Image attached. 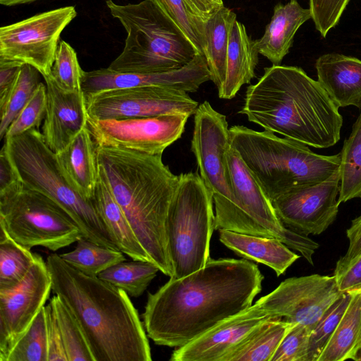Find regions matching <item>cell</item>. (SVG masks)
<instances>
[{
  "instance_id": "obj_44",
  "label": "cell",
  "mask_w": 361,
  "mask_h": 361,
  "mask_svg": "<svg viewBox=\"0 0 361 361\" xmlns=\"http://www.w3.org/2000/svg\"><path fill=\"white\" fill-rule=\"evenodd\" d=\"M342 292L361 290V254L343 270L334 274Z\"/></svg>"
},
{
  "instance_id": "obj_19",
  "label": "cell",
  "mask_w": 361,
  "mask_h": 361,
  "mask_svg": "<svg viewBox=\"0 0 361 361\" xmlns=\"http://www.w3.org/2000/svg\"><path fill=\"white\" fill-rule=\"evenodd\" d=\"M44 79L47 106L42 134L47 145L58 153L87 126L86 99L82 90L66 92L49 76Z\"/></svg>"
},
{
  "instance_id": "obj_28",
  "label": "cell",
  "mask_w": 361,
  "mask_h": 361,
  "mask_svg": "<svg viewBox=\"0 0 361 361\" xmlns=\"http://www.w3.org/2000/svg\"><path fill=\"white\" fill-rule=\"evenodd\" d=\"M235 20L236 14L224 6L204 21L203 55L210 73V80L218 91L225 81L230 31Z\"/></svg>"
},
{
  "instance_id": "obj_33",
  "label": "cell",
  "mask_w": 361,
  "mask_h": 361,
  "mask_svg": "<svg viewBox=\"0 0 361 361\" xmlns=\"http://www.w3.org/2000/svg\"><path fill=\"white\" fill-rule=\"evenodd\" d=\"M39 72L29 64L20 67L18 78L8 93L0 100V138H4L10 125L32 97L40 84Z\"/></svg>"
},
{
  "instance_id": "obj_4",
  "label": "cell",
  "mask_w": 361,
  "mask_h": 361,
  "mask_svg": "<svg viewBox=\"0 0 361 361\" xmlns=\"http://www.w3.org/2000/svg\"><path fill=\"white\" fill-rule=\"evenodd\" d=\"M96 153L114 198L151 262L171 277L166 222L179 175L163 163L161 155L98 145Z\"/></svg>"
},
{
  "instance_id": "obj_16",
  "label": "cell",
  "mask_w": 361,
  "mask_h": 361,
  "mask_svg": "<svg viewBox=\"0 0 361 361\" xmlns=\"http://www.w3.org/2000/svg\"><path fill=\"white\" fill-rule=\"evenodd\" d=\"M339 189L338 169L320 183L291 190L271 202L286 227L306 236L319 235L337 217Z\"/></svg>"
},
{
  "instance_id": "obj_45",
  "label": "cell",
  "mask_w": 361,
  "mask_h": 361,
  "mask_svg": "<svg viewBox=\"0 0 361 361\" xmlns=\"http://www.w3.org/2000/svg\"><path fill=\"white\" fill-rule=\"evenodd\" d=\"M17 173L4 145L0 152V192L19 183Z\"/></svg>"
},
{
  "instance_id": "obj_35",
  "label": "cell",
  "mask_w": 361,
  "mask_h": 361,
  "mask_svg": "<svg viewBox=\"0 0 361 361\" xmlns=\"http://www.w3.org/2000/svg\"><path fill=\"white\" fill-rule=\"evenodd\" d=\"M44 306L13 346L6 361H48Z\"/></svg>"
},
{
  "instance_id": "obj_38",
  "label": "cell",
  "mask_w": 361,
  "mask_h": 361,
  "mask_svg": "<svg viewBox=\"0 0 361 361\" xmlns=\"http://www.w3.org/2000/svg\"><path fill=\"white\" fill-rule=\"evenodd\" d=\"M83 72L74 49L66 42L61 40L48 76L61 90L73 92L81 90Z\"/></svg>"
},
{
  "instance_id": "obj_8",
  "label": "cell",
  "mask_w": 361,
  "mask_h": 361,
  "mask_svg": "<svg viewBox=\"0 0 361 361\" xmlns=\"http://www.w3.org/2000/svg\"><path fill=\"white\" fill-rule=\"evenodd\" d=\"M212 193L197 173H180L166 222L167 247L173 274L185 276L201 268L209 258L214 230Z\"/></svg>"
},
{
  "instance_id": "obj_13",
  "label": "cell",
  "mask_w": 361,
  "mask_h": 361,
  "mask_svg": "<svg viewBox=\"0 0 361 361\" xmlns=\"http://www.w3.org/2000/svg\"><path fill=\"white\" fill-rule=\"evenodd\" d=\"M88 116L96 119H126L179 114L194 115L198 102L187 92L145 86L114 90L85 97Z\"/></svg>"
},
{
  "instance_id": "obj_18",
  "label": "cell",
  "mask_w": 361,
  "mask_h": 361,
  "mask_svg": "<svg viewBox=\"0 0 361 361\" xmlns=\"http://www.w3.org/2000/svg\"><path fill=\"white\" fill-rule=\"evenodd\" d=\"M268 316L253 305L221 322L185 345L177 348L171 361H220Z\"/></svg>"
},
{
  "instance_id": "obj_20",
  "label": "cell",
  "mask_w": 361,
  "mask_h": 361,
  "mask_svg": "<svg viewBox=\"0 0 361 361\" xmlns=\"http://www.w3.org/2000/svg\"><path fill=\"white\" fill-rule=\"evenodd\" d=\"M317 81L338 107L361 109V61L340 54H326L315 63Z\"/></svg>"
},
{
  "instance_id": "obj_34",
  "label": "cell",
  "mask_w": 361,
  "mask_h": 361,
  "mask_svg": "<svg viewBox=\"0 0 361 361\" xmlns=\"http://www.w3.org/2000/svg\"><path fill=\"white\" fill-rule=\"evenodd\" d=\"M49 302L61 331L68 361H94L84 332L71 310L56 295Z\"/></svg>"
},
{
  "instance_id": "obj_21",
  "label": "cell",
  "mask_w": 361,
  "mask_h": 361,
  "mask_svg": "<svg viewBox=\"0 0 361 361\" xmlns=\"http://www.w3.org/2000/svg\"><path fill=\"white\" fill-rule=\"evenodd\" d=\"M96 148L86 126L62 150L56 153L57 162L66 180L89 200L93 197L99 175Z\"/></svg>"
},
{
  "instance_id": "obj_30",
  "label": "cell",
  "mask_w": 361,
  "mask_h": 361,
  "mask_svg": "<svg viewBox=\"0 0 361 361\" xmlns=\"http://www.w3.org/2000/svg\"><path fill=\"white\" fill-rule=\"evenodd\" d=\"M75 248L60 255L73 268L89 276H98L111 266L125 261L124 253L95 243L85 237L77 242Z\"/></svg>"
},
{
  "instance_id": "obj_15",
  "label": "cell",
  "mask_w": 361,
  "mask_h": 361,
  "mask_svg": "<svg viewBox=\"0 0 361 361\" xmlns=\"http://www.w3.org/2000/svg\"><path fill=\"white\" fill-rule=\"evenodd\" d=\"M52 290L50 274L43 258L36 254L32 267L17 286L0 289V361H6Z\"/></svg>"
},
{
  "instance_id": "obj_6",
  "label": "cell",
  "mask_w": 361,
  "mask_h": 361,
  "mask_svg": "<svg viewBox=\"0 0 361 361\" xmlns=\"http://www.w3.org/2000/svg\"><path fill=\"white\" fill-rule=\"evenodd\" d=\"M106 4L127 32L122 52L108 68L120 72L154 73L180 68L199 54L176 24L152 1Z\"/></svg>"
},
{
  "instance_id": "obj_3",
  "label": "cell",
  "mask_w": 361,
  "mask_h": 361,
  "mask_svg": "<svg viewBox=\"0 0 361 361\" xmlns=\"http://www.w3.org/2000/svg\"><path fill=\"white\" fill-rule=\"evenodd\" d=\"M338 106L317 80L300 68L273 65L247 87L239 114L264 130L316 148L334 145L341 137Z\"/></svg>"
},
{
  "instance_id": "obj_5",
  "label": "cell",
  "mask_w": 361,
  "mask_h": 361,
  "mask_svg": "<svg viewBox=\"0 0 361 361\" xmlns=\"http://www.w3.org/2000/svg\"><path fill=\"white\" fill-rule=\"evenodd\" d=\"M231 147L271 200L295 188L320 183L339 169L341 153L322 155L307 145L244 126L229 128Z\"/></svg>"
},
{
  "instance_id": "obj_10",
  "label": "cell",
  "mask_w": 361,
  "mask_h": 361,
  "mask_svg": "<svg viewBox=\"0 0 361 361\" xmlns=\"http://www.w3.org/2000/svg\"><path fill=\"white\" fill-rule=\"evenodd\" d=\"M0 228L20 245L57 251L83 234L56 202L20 181L0 192Z\"/></svg>"
},
{
  "instance_id": "obj_37",
  "label": "cell",
  "mask_w": 361,
  "mask_h": 361,
  "mask_svg": "<svg viewBox=\"0 0 361 361\" xmlns=\"http://www.w3.org/2000/svg\"><path fill=\"white\" fill-rule=\"evenodd\" d=\"M350 293L344 292L323 314L312 330L307 361H317L345 312L350 300Z\"/></svg>"
},
{
  "instance_id": "obj_32",
  "label": "cell",
  "mask_w": 361,
  "mask_h": 361,
  "mask_svg": "<svg viewBox=\"0 0 361 361\" xmlns=\"http://www.w3.org/2000/svg\"><path fill=\"white\" fill-rule=\"evenodd\" d=\"M36 259V253L11 239L0 228V289L17 286L27 275Z\"/></svg>"
},
{
  "instance_id": "obj_26",
  "label": "cell",
  "mask_w": 361,
  "mask_h": 361,
  "mask_svg": "<svg viewBox=\"0 0 361 361\" xmlns=\"http://www.w3.org/2000/svg\"><path fill=\"white\" fill-rule=\"evenodd\" d=\"M350 293L348 307L317 361L360 360L361 290Z\"/></svg>"
},
{
  "instance_id": "obj_39",
  "label": "cell",
  "mask_w": 361,
  "mask_h": 361,
  "mask_svg": "<svg viewBox=\"0 0 361 361\" xmlns=\"http://www.w3.org/2000/svg\"><path fill=\"white\" fill-rule=\"evenodd\" d=\"M47 106V87L40 82L32 97L10 125L5 139L37 128L44 120Z\"/></svg>"
},
{
  "instance_id": "obj_40",
  "label": "cell",
  "mask_w": 361,
  "mask_h": 361,
  "mask_svg": "<svg viewBox=\"0 0 361 361\" xmlns=\"http://www.w3.org/2000/svg\"><path fill=\"white\" fill-rule=\"evenodd\" d=\"M312 329L295 323L282 339L271 361H307Z\"/></svg>"
},
{
  "instance_id": "obj_7",
  "label": "cell",
  "mask_w": 361,
  "mask_h": 361,
  "mask_svg": "<svg viewBox=\"0 0 361 361\" xmlns=\"http://www.w3.org/2000/svg\"><path fill=\"white\" fill-rule=\"evenodd\" d=\"M20 181L47 195L75 222L83 237L118 250L92 200L82 196L63 174L54 152L37 128L5 139L4 144Z\"/></svg>"
},
{
  "instance_id": "obj_29",
  "label": "cell",
  "mask_w": 361,
  "mask_h": 361,
  "mask_svg": "<svg viewBox=\"0 0 361 361\" xmlns=\"http://www.w3.org/2000/svg\"><path fill=\"white\" fill-rule=\"evenodd\" d=\"M339 166V204L361 198V114L354 123L350 136L345 140Z\"/></svg>"
},
{
  "instance_id": "obj_9",
  "label": "cell",
  "mask_w": 361,
  "mask_h": 361,
  "mask_svg": "<svg viewBox=\"0 0 361 361\" xmlns=\"http://www.w3.org/2000/svg\"><path fill=\"white\" fill-rule=\"evenodd\" d=\"M230 147L226 116L216 111L209 102H203L194 114L191 151L195 157L200 176L212 193L214 230L251 235L228 178L226 153Z\"/></svg>"
},
{
  "instance_id": "obj_11",
  "label": "cell",
  "mask_w": 361,
  "mask_h": 361,
  "mask_svg": "<svg viewBox=\"0 0 361 361\" xmlns=\"http://www.w3.org/2000/svg\"><path fill=\"white\" fill-rule=\"evenodd\" d=\"M77 13L69 6L43 12L0 28V65L35 67L51 73L60 35Z\"/></svg>"
},
{
  "instance_id": "obj_24",
  "label": "cell",
  "mask_w": 361,
  "mask_h": 361,
  "mask_svg": "<svg viewBox=\"0 0 361 361\" xmlns=\"http://www.w3.org/2000/svg\"><path fill=\"white\" fill-rule=\"evenodd\" d=\"M92 200L118 250L133 260L151 262L123 211L114 198L99 166Z\"/></svg>"
},
{
  "instance_id": "obj_1",
  "label": "cell",
  "mask_w": 361,
  "mask_h": 361,
  "mask_svg": "<svg viewBox=\"0 0 361 361\" xmlns=\"http://www.w3.org/2000/svg\"><path fill=\"white\" fill-rule=\"evenodd\" d=\"M264 276L247 259H211L201 269L171 279L148 293L142 314L157 345L181 347L221 322L250 307Z\"/></svg>"
},
{
  "instance_id": "obj_49",
  "label": "cell",
  "mask_w": 361,
  "mask_h": 361,
  "mask_svg": "<svg viewBox=\"0 0 361 361\" xmlns=\"http://www.w3.org/2000/svg\"><path fill=\"white\" fill-rule=\"evenodd\" d=\"M361 360V353H360V360Z\"/></svg>"
},
{
  "instance_id": "obj_12",
  "label": "cell",
  "mask_w": 361,
  "mask_h": 361,
  "mask_svg": "<svg viewBox=\"0 0 361 361\" xmlns=\"http://www.w3.org/2000/svg\"><path fill=\"white\" fill-rule=\"evenodd\" d=\"M343 293L334 275L291 277L253 305L268 316L281 317L312 330L326 310Z\"/></svg>"
},
{
  "instance_id": "obj_14",
  "label": "cell",
  "mask_w": 361,
  "mask_h": 361,
  "mask_svg": "<svg viewBox=\"0 0 361 361\" xmlns=\"http://www.w3.org/2000/svg\"><path fill=\"white\" fill-rule=\"evenodd\" d=\"M188 118L179 114L126 119L88 116L87 126L96 145L162 155L181 137Z\"/></svg>"
},
{
  "instance_id": "obj_48",
  "label": "cell",
  "mask_w": 361,
  "mask_h": 361,
  "mask_svg": "<svg viewBox=\"0 0 361 361\" xmlns=\"http://www.w3.org/2000/svg\"><path fill=\"white\" fill-rule=\"evenodd\" d=\"M37 0H0L1 5L10 6L22 4H27L35 1Z\"/></svg>"
},
{
  "instance_id": "obj_25",
  "label": "cell",
  "mask_w": 361,
  "mask_h": 361,
  "mask_svg": "<svg viewBox=\"0 0 361 361\" xmlns=\"http://www.w3.org/2000/svg\"><path fill=\"white\" fill-rule=\"evenodd\" d=\"M258 55L254 40L247 35L244 25L236 20L230 31L226 78L218 91L220 98L232 99L243 85L250 82L255 76Z\"/></svg>"
},
{
  "instance_id": "obj_17",
  "label": "cell",
  "mask_w": 361,
  "mask_h": 361,
  "mask_svg": "<svg viewBox=\"0 0 361 361\" xmlns=\"http://www.w3.org/2000/svg\"><path fill=\"white\" fill-rule=\"evenodd\" d=\"M210 80V73L204 55L197 54L183 67L161 73L120 72L109 68L84 71L81 90L85 97L102 92L145 86L164 87L195 92Z\"/></svg>"
},
{
  "instance_id": "obj_27",
  "label": "cell",
  "mask_w": 361,
  "mask_h": 361,
  "mask_svg": "<svg viewBox=\"0 0 361 361\" xmlns=\"http://www.w3.org/2000/svg\"><path fill=\"white\" fill-rule=\"evenodd\" d=\"M294 324L281 317H269L229 350L220 361H271Z\"/></svg>"
},
{
  "instance_id": "obj_47",
  "label": "cell",
  "mask_w": 361,
  "mask_h": 361,
  "mask_svg": "<svg viewBox=\"0 0 361 361\" xmlns=\"http://www.w3.org/2000/svg\"><path fill=\"white\" fill-rule=\"evenodd\" d=\"M21 66L0 65V100L8 94L13 86Z\"/></svg>"
},
{
  "instance_id": "obj_46",
  "label": "cell",
  "mask_w": 361,
  "mask_h": 361,
  "mask_svg": "<svg viewBox=\"0 0 361 361\" xmlns=\"http://www.w3.org/2000/svg\"><path fill=\"white\" fill-rule=\"evenodd\" d=\"M193 12L203 21L224 6L223 0H185Z\"/></svg>"
},
{
  "instance_id": "obj_22",
  "label": "cell",
  "mask_w": 361,
  "mask_h": 361,
  "mask_svg": "<svg viewBox=\"0 0 361 361\" xmlns=\"http://www.w3.org/2000/svg\"><path fill=\"white\" fill-rule=\"evenodd\" d=\"M310 18V9L302 8L297 0H290L286 4H277L263 36L254 40L255 47L273 65H281L289 52L297 30Z\"/></svg>"
},
{
  "instance_id": "obj_36",
  "label": "cell",
  "mask_w": 361,
  "mask_h": 361,
  "mask_svg": "<svg viewBox=\"0 0 361 361\" xmlns=\"http://www.w3.org/2000/svg\"><path fill=\"white\" fill-rule=\"evenodd\" d=\"M183 32L203 55L204 21L196 16L185 0H152Z\"/></svg>"
},
{
  "instance_id": "obj_41",
  "label": "cell",
  "mask_w": 361,
  "mask_h": 361,
  "mask_svg": "<svg viewBox=\"0 0 361 361\" xmlns=\"http://www.w3.org/2000/svg\"><path fill=\"white\" fill-rule=\"evenodd\" d=\"M349 0H310V9L316 29L323 37L334 27Z\"/></svg>"
},
{
  "instance_id": "obj_31",
  "label": "cell",
  "mask_w": 361,
  "mask_h": 361,
  "mask_svg": "<svg viewBox=\"0 0 361 361\" xmlns=\"http://www.w3.org/2000/svg\"><path fill=\"white\" fill-rule=\"evenodd\" d=\"M159 271V268L149 262L122 261L102 271L97 276L124 290L129 296L138 298L143 294Z\"/></svg>"
},
{
  "instance_id": "obj_42",
  "label": "cell",
  "mask_w": 361,
  "mask_h": 361,
  "mask_svg": "<svg viewBox=\"0 0 361 361\" xmlns=\"http://www.w3.org/2000/svg\"><path fill=\"white\" fill-rule=\"evenodd\" d=\"M47 324L48 361H68L62 336L50 302L44 306Z\"/></svg>"
},
{
  "instance_id": "obj_43",
  "label": "cell",
  "mask_w": 361,
  "mask_h": 361,
  "mask_svg": "<svg viewBox=\"0 0 361 361\" xmlns=\"http://www.w3.org/2000/svg\"><path fill=\"white\" fill-rule=\"evenodd\" d=\"M348 247L345 254L336 262L334 274L343 270L355 258L361 254V215L353 219L346 230Z\"/></svg>"
},
{
  "instance_id": "obj_2",
  "label": "cell",
  "mask_w": 361,
  "mask_h": 361,
  "mask_svg": "<svg viewBox=\"0 0 361 361\" xmlns=\"http://www.w3.org/2000/svg\"><path fill=\"white\" fill-rule=\"evenodd\" d=\"M52 291L78 321L94 361H151L147 334L129 295L57 254L46 260Z\"/></svg>"
},
{
  "instance_id": "obj_23",
  "label": "cell",
  "mask_w": 361,
  "mask_h": 361,
  "mask_svg": "<svg viewBox=\"0 0 361 361\" xmlns=\"http://www.w3.org/2000/svg\"><path fill=\"white\" fill-rule=\"evenodd\" d=\"M219 240L238 255L271 268L279 276L300 255L276 238L219 230Z\"/></svg>"
}]
</instances>
